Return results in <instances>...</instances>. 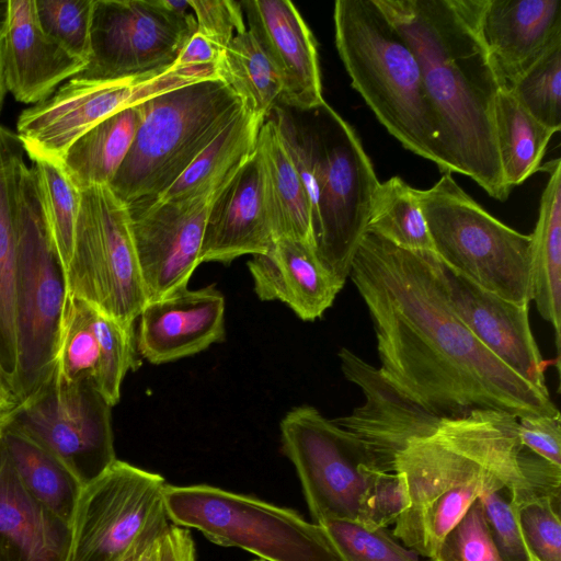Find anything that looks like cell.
I'll list each match as a JSON object with an SVG mask.
<instances>
[{"label":"cell","mask_w":561,"mask_h":561,"mask_svg":"<svg viewBox=\"0 0 561 561\" xmlns=\"http://www.w3.org/2000/svg\"><path fill=\"white\" fill-rule=\"evenodd\" d=\"M253 561H264V560L260 559V560H253Z\"/></svg>","instance_id":"11a10c76"},{"label":"cell","mask_w":561,"mask_h":561,"mask_svg":"<svg viewBox=\"0 0 561 561\" xmlns=\"http://www.w3.org/2000/svg\"><path fill=\"white\" fill-rule=\"evenodd\" d=\"M435 266L454 313L495 357L545 392L546 362L529 323V305L490 293L435 254Z\"/></svg>","instance_id":"e0dca14e"},{"label":"cell","mask_w":561,"mask_h":561,"mask_svg":"<svg viewBox=\"0 0 561 561\" xmlns=\"http://www.w3.org/2000/svg\"><path fill=\"white\" fill-rule=\"evenodd\" d=\"M163 477L116 459L85 484L71 522L68 561H126L169 527Z\"/></svg>","instance_id":"30bf717a"},{"label":"cell","mask_w":561,"mask_h":561,"mask_svg":"<svg viewBox=\"0 0 561 561\" xmlns=\"http://www.w3.org/2000/svg\"><path fill=\"white\" fill-rule=\"evenodd\" d=\"M496 147L507 186L512 190L536 173L557 131L537 121L512 91L501 89L494 112Z\"/></svg>","instance_id":"4dcf8cb0"},{"label":"cell","mask_w":561,"mask_h":561,"mask_svg":"<svg viewBox=\"0 0 561 561\" xmlns=\"http://www.w3.org/2000/svg\"><path fill=\"white\" fill-rule=\"evenodd\" d=\"M158 561H197L188 529L169 525L159 541Z\"/></svg>","instance_id":"bcb514c9"},{"label":"cell","mask_w":561,"mask_h":561,"mask_svg":"<svg viewBox=\"0 0 561 561\" xmlns=\"http://www.w3.org/2000/svg\"><path fill=\"white\" fill-rule=\"evenodd\" d=\"M5 91L7 90L4 87L3 76H2V56H1V43H0V111L2 107Z\"/></svg>","instance_id":"f5cc1de1"},{"label":"cell","mask_w":561,"mask_h":561,"mask_svg":"<svg viewBox=\"0 0 561 561\" xmlns=\"http://www.w3.org/2000/svg\"><path fill=\"white\" fill-rule=\"evenodd\" d=\"M414 51L451 172L504 202L494 112L500 81L480 32L485 0H376Z\"/></svg>","instance_id":"7a4b0ae2"},{"label":"cell","mask_w":561,"mask_h":561,"mask_svg":"<svg viewBox=\"0 0 561 561\" xmlns=\"http://www.w3.org/2000/svg\"><path fill=\"white\" fill-rule=\"evenodd\" d=\"M367 231L414 252H434L417 190L400 176L379 182L371 203Z\"/></svg>","instance_id":"d6a6232c"},{"label":"cell","mask_w":561,"mask_h":561,"mask_svg":"<svg viewBox=\"0 0 561 561\" xmlns=\"http://www.w3.org/2000/svg\"><path fill=\"white\" fill-rule=\"evenodd\" d=\"M95 329L101 356L92 385L106 403L114 407L119 401L127 371L137 369L140 364L134 325L121 323L95 309Z\"/></svg>","instance_id":"d590c367"},{"label":"cell","mask_w":561,"mask_h":561,"mask_svg":"<svg viewBox=\"0 0 561 561\" xmlns=\"http://www.w3.org/2000/svg\"><path fill=\"white\" fill-rule=\"evenodd\" d=\"M528 561H539L536 557L529 553V560Z\"/></svg>","instance_id":"db71d44e"},{"label":"cell","mask_w":561,"mask_h":561,"mask_svg":"<svg viewBox=\"0 0 561 561\" xmlns=\"http://www.w3.org/2000/svg\"><path fill=\"white\" fill-rule=\"evenodd\" d=\"M163 503L173 525L264 561H344L323 526L253 496L205 484H165Z\"/></svg>","instance_id":"8992f818"},{"label":"cell","mask_w":561,"mask_h":561,"mask_svg":"<svg viewBox=\"0 0 561 561\" xmlns=\"http://www.w3.org/2000/svg\"><path fill=\"white\" fill-rule=\"evenodd\" d=\"M111 408L90 380L51 373L48 382L23 400L15 423L84 486L116 460Z\"/></svg>","instance_id":"5bb4252c"},{"label":"cell","mask_w":561,"mask_h":561,"mask_svg":"<svg viewBox=\"0 0 561 561\" xmlns=\"http://www.w3.org/2000/svg\"><path fill=\"white\" fill-rule=\"evenodd\" d=\"M264 121L244 105L172 186L154 202L192 198L221 187L254 152Z\"/></svg>","instance_id":"83f0119b"},{"label":"cell","mask_w":561,"mask_h":561,"mask_svg":"<svg viewBox=\"0 0 561 561\" xmlns=\"http://www.w3.org/2000/svg\"><path fill=\"white\" fill-rule=\"evenodd\" d=\"M480 32L501 89L561 42V0H485Z\"/></svg>","instance_id":"7402d4cb"},{"label":"cell","mask_w":561,"mask_h":561,"mask_svg":"<svg viewBox=\"0 0 561 561\" xmlns=\"http://www.w3.org/2000/svg\"><path fill=\"white\" fill-rule=\"evenodd\" d=\"M408 486L399 472L370 471L360 495L356 522L369 529L387 528L409 506Z\"/></svg>","instance_id":"60d3db41"},{"label":"cell","mask_w":561,"mask_h":561,"mask_svg":"<svg viewBox=\"0 0 561 561\" xmlns=\"http://www.w3.org/2000/svg\"><path fill=\"white\" fill-rule=\"evenodd\" d=\"M71 526L25 488L0 442V561H68Z\"/></svg>","instance_id":"cb8c5ba5"},{"label":"cell","mask_w":561,"mask_h":561,"mask_svg":"<svg viewBox=\"0 0 561 561\" xmlns=\"http://www.w3.org/2000/svg\"><path fill=\"white\" fill-rule=\"evenodd\" d=\"M280 437L313 523L356 520L368 476L377 469L365 445L309 405L285 414Z\"/></svg>","instance_id":"7c38bea8"},{"label":"cell","mask_w":561,"mask_h":561,"mask_svg":"<svg viewBox=\"0 0 561 561\" xmlns=\"http://www.w3.org/2000/svg\"><path fill=\"white\" fill-rule=\"evenodd\" d=\"M217 76L252 113L264 119L280 103V76L249 28L226 47L217 65Z\"/></svg>","instance_id":"1f68e13d"},{"label":"cell","mask_w":561,"mask_h":561,"mask_svg":"<svg viewBox=\"0 0 561 561\" xmlns=\"http://www.w3.org/2000/svg\"><path fill=\"white\" fill-rule=\"evenodd\" d=\"M221 187L186 199L127 206L148 302L187 287L201 264L206 220Z\"/></svg>","instance_id":"9a60e30c"},{"label":"cell","mask_w":561,"mask_h":561,"mask_svg":"<svg viewBox=\"0 0 561 561\" xmlns=\"http://www.w3.org/2000/svg\"><path fill=\"white\" fill-rule=\"evenodd\" d=\"M142 119L108 187L125 204L157 201L241 112V99L219 78L141 102Z\"/></svg>","instance_id":"277c9868"},{"label":"cell","mask_w":561,"mask_h":561,"mask_svg":"<svg viewBox=\"0 0 561 561\" xmlns=\"http://www.w3.org/2000/svg\"><path fill=\"white\" fill-rule=\"evenodd\" d=\"M196 28L193 13L164 0H94L91 54L77 77L116 80L170 68Z\"/></svg>","instance_id":"4fadbf2b"},{"label":"cell","mask_w":561,"mask_h":561,"mask_svg":"<svg viewBox=\"0 0 561 561\" xmlns=\"http://www.w3.org/2000/svg\"><path fill=\"white\" fill-rule=\"evenodd\" d=\"M253 33L283 82L280 103L313 111L325 101L316 39L289 0L241 1Z\"/></svg>","instance_id":"ac0fdd59"},{"label":"cell","mask_w":561,"mask_h":561,"mask_svg":"<svg viewBox=\"0 0 561 561\" xmlns=\"http://www.w3.org/2000/svg\"><path fill=\"white\" fill-rule=\"evenodd\" d=\"M431 561H503L479 499L448 531Z\"/></svg>","instance_id":"ab89813d"},{"label":"cell","mask_w":561,"mask_h":561,"mask_svg":"<svg viewBox=\"0 0 561 561\" xmlns=\"http://www.w3.org/2000/svg\"><path fill=\"white\" fill-rule=\"evenodd\" d=\"M517 421L520 443L545 460L561 467L560 414L527 416Z\"/></svg>","instance_id":"f6af8a7d"},{"label":"cell","mask_w":561,"mask_h":561,"mask_svg":"<svg viewBox=\"0 0 561 561\" xmlns=\"http://www.w3.org/2000/svg\"><path fill=\"white\" fill-rule=\"evenodd\" d=\"M142 119L141 102L103 119L65 153L61 164L79 188L108 186L128 153Z\"/></svg>","instance_id":"f1b7e54d"},{"label":"cell","mask_w":561,"mask_h":561,"mask_svg":"<svg viewBox=\"0 0 561 561\" xmlns=\"http://www.w3.org/2000/svg\"><path fill=\"white\" fill-rule=\"evenodd\" d=\"M24 154L18 134L0 125V366L14 393L19 370L15 312L18 192L21 172L26 164Z\"/></svg>","instance_id":"d4e9b609"},{"label":"cell","mask_w":561,"mask_h":561,"mask_svg":"<svg viewBox=\"0 0 561 561\" xmlns=\"http://www.w3.org/2000/svg\"><path fill=\"white\" fill-rule=\"evenodd\" d=\"M100 356L95 308L84 300L65 294L51 373L67 380L92 382Z\"/></svg>","instance_id":"e575fe53"},{"label":"cell","mask_w":561,"mask_h":561,"mask_svg":"<svg viewBox=\"0 0 561 561\" xmlns=\"http://www.w3.org/2000/svg\"><path fill=\"white\" fill-rule=\"evenodd\" d=\"M0 399H15V400H20L14 391L12 390L11 386H10V382L2 369V367L0 366ZM21 401V400H20Z\"/></svg>","instance_id":"f907efd6"},{"label":"cell","mask_w":561,"mask_h":561,"mask_svg":"<svg viewBox=\"0 0 561 561\" xmlns=\"http://www.w3.org/2000/svg\"><path fill=\"white\" fill-rule=\"evenodd\" d=\"M337 356L343 375L362 389L365 402L332 422L365 445L378 470L393 472L396 457L411 442L432 435L446 419L407 398L379 368L348 348H340Z\"/></svg>","instance_id":"2e32d148"},{"label":"cell","mask_w":561,"mask_h":561,"mask_svg":"<svg viewBox=\"0 0 561 561\" xmlns=\"http://www.w3.org/2000/svg\"><path fill=\"white\" fill-rule=\"evenodd\" d=\"M10 10L1 42L5 90L25 104H36L58 85L79 75L87 61L71 54L42 27L35 0H9Z\"/></svg>","instance_id":"44dd1931"},{"label":"cell","mask_w":561,"mask_h":561,"mask_svg":"<svg viewBox=\"0 0 561 561\" xmlns=\"http://www.w3.org/2000/svg\"><path fill=\"white\" fill-rule=\"evenodd\" d=\"M10 3L9 0H0V43L4 36L8 18H9Z\"/></svg>","instance_id":"816d5d0a"},{"label":"cell","mask_w":561,"mask_h":561,"mask_svg":"<svg viewBox=\"0 0 561 561\" xmlns=\"http://www.w3.org/2000/svg\"><path fill=\"white\" fill-rule=\"evenodd\" d=\"M314 131L319 162V198L312 221L314 252L344 286L379 184L355 129L327 103Z\"/></svg>","instance_id":"9c48e42d"},{"label":"cell","mask_w":561,"mask_h":561,"mask_svg":"<svg viewBox=\"0 0 561 561\" xmlns=\"http://www.w3.org/2000/svg\"><path fill=\"white\" fill-rule=\"evenodd\" d=\"M94 0H35L43 30L75 56L89 61Z\"/></svg>","instance_id":"f35d334b"},{"label":"cell","mask_w":561,"mask_h":561,"mask_svg":"<svg viewBox=\"0 0 561 561\" xmlns=\"http://www.w3.org/2000/svg\"><path fill=\"white\" fill-rule=\"evenodd\" d=\"M1 442L30 493L71 526L83 488L75 474L15 421Z\"/></svg>","instance_id":"f546056e"},{"label":"cell","mask_w":561,"mask_h":561,"mask_svg":"<svg viewBox=\"0 0 561 561\" xmlns=\"http://www.w3.org/2000/svg\"><path fill=\"white\" fill-rule=\"evenodd\" d=\"M224 51L208 38L195 32L182 48L174 65L182 67L214 68Z\"/></svg>","instance_id":"7dc6e473"},{"label":"cell","mask_w":561,"mask_h":561,"mask_svg":"<svg viewBox=\"0 0 561 561\" xmlns=\"http://www.w3.org/2000/svg\"><path fill=\"white\" fill-rule=\"evenodd\" d=\"M344 561H423L400 543L388 528L369 529L356 520L334 519L322 524Z\"/></svg>","instance_id":"74e56055"},{"label":"cell","mask_w":561,"mask_h":561,"mask_svg":"<svg viewBox=\"0 0 561 561\" xmlns=\"http://www.w3.org/2000/svg\"><path fill=\"white\" fill-rule=\"evenodd\" d=\"M139 318L137 352L156 365L194 355L225 339V298L213 285L186 287L149 301Z\"/></svg>","instance_id":"ffe728a7"},{"label":"cell","mask_w":561,"mask_h":561,"mask_svg":"<svg viewBox=\"0 0 561 561\" xmlns=\"http://www.w3.org/2000/svg\"><path fill=\"white\" fill-rule=\"evenodd\" d=\"M196 20V32L222 51L247 30L241 2L233 0H188Z\"/></svg>","instance_id":"ee69618b"},{"label":"cell","mask_w":561,"mask_h":561,"mask_svg":"<svg viewBox=\"0 0 561 561\" xmlns=\"http://www.w3.org/2000/svg\"><path fill=\"white\" fill-rule=\"evenodd\" d=\"M451 172L417 190L434 253L481 288L516 304L531 301V238L472 199Z\"/></svg>","instance_id":"5b68a950"},{"label":"cell","mask_w":561,"mask_h":561,"mask_svg":"<svg viewBox=\"0 0 561 561\" xmlns=\"http://www.w3.org/2000/svg\"><path fill=\"white\" fill-rule=\"evenodd\" d=\"M50 247L62 272H68L75 248L81 191L60 161L31 159Z\"/></svg>","instance_id":"836d02e7"},{"label":"cell","mask_w":561,"mask_h":561,"mask_svg":"<svg viewBox=\"0 0 561 561\" xmlns=\"http://www.w3.org/2000/svg\"><path fill=\"white\" fill-rule=\"evenodd\" d=\"M350 277L373 321L379 370L440 419L496 410L517 419L560 414L541 391L495 357L447 302L434 252L398 248L366 231Z\"/></svg>","instance_id":"6da1fadb"},{"label":"cell","mask_w":561,"mask_h":561,"mask_svg":"<svg viewBox=\"0 0 561 561\" xmlns=\"http://www.w3.org/2000/svg\"><path fill=\"white\" fill-rule=\"evenodd\" d=\"M62 272L49 243L33 167L22 169L18 192L15 312L22 401L48 382L65 300Z\"/></svg>","instance_id":"52a82bcc"},{"label":"cell","mask_w":561,"mask_h":561,"mask_svg":"<svg viewBox=\"0 0 561 561\" xmlns=\"http://www.w3.org/2000/svg\"><path fill=\"white\" fill-rule=\"evenodd\" d=\"M80 191L75 248L64 276L66 294L134 325L148 300L127 205L108 186Z\"/></svg>","instance_id":"ba28073f"},{"label":"cell","mask_w":561,"mask_h":561,"mask_svg":"<svg viewBox=\"0 0 561 561\" xmlns=\"http://www.w3.org/2000/svg\"><path fill=\"white\" fill-rule=\"evenodd\" d=\"M560 500L541 496L517 510L520 531L528 552L539 561H561Z\"/></svg>","instance_id":"b9f144b4"},{"label":"cell","mask_w":561,"mask_h":561,"mask_svg":"<svg viewBox=\"0 0 561 561\" xmlns=\"http://www.w3.org/2000/svg\"><path fill=\"white\" fill-rule=\"evenodd\" d=\"M22 408L23 401L15 399H0V442L7 430L19 416Z\"/></svg>","instance_id":"c3c4849f"},{"label":"cell","mask_w":561,"mask_h":561,"mask_svg":"<svg viewBox=\"0 0 561 561\" xmlns=\"http://www.w3.org/2000/svg\"><path fill=\"white\" fill-rule=\"evenodd\" d=\"M333 21L352 87L380 124L405 149L451 172L420 62L376 0H337Z\"/></svg>","instance_id":"3957f363"},{"label":"cell","mask_w":561,"mask_h":561,"mask_svg":"<svg viewBox=\"0 0 561 561\" xmlns=\"http://www.w3.org/2000/svg\"><path fill=\"white\" fill-rule=\"evenodd\" d=\"M275 242L256 147L215 196L206 220L199 262L229 264L264 254Z\"/></svg>","instance_id":"d6986e66"},{"label":"cell","mask_w":561,"mask_h":561,"mask_svg":"<svg viewBox=\"0 0 561 561\" xmlns=\"http://www.w3.org/2000/svg\"><path fill=\"white\" fill-rule=\"evenodd\" d=\"M161 538V537H160ZM159 539H156L128 558L126 561H158Z\"/></svg>","instance_id":"681fc988"},{"label":"cell","mask_w":561,"mask_h":561,"mask_svg":"<svg viewBox=\"0 0 561 561\" xmlns=\"http://www.w3.org/2000/svg\"><path fill=\"white\" fill-rule=\"evenodd\" d=\"M256 152L275 240L290 238L313 247L308 196L274 118L263 122Z\"/></svg>","instance_id":"4316f807"},{"label":"cell","mask_w":561,"mask_h":561,"mask_svg":"<svg viewBox=\"0 0 561 561\" xmlns=\"http://www.w3.org/2000/svg\"><path fill=\"white\" fill-rule=\"evenodd\" d=\"M248 267L261 300H279L304 321L322 317L343 288L311 244L290 238H279L266 253L252 255Z\"/></svg>","instance_id":"603a6c76"},{"label":"cell","mask_w":561,"mask_h":561,"mask_svg":"<svg viewBox=\"0 0 561 561\" xmlns=\"http://www.w3.org/2000/svg\"><path fill=\"white\" fill-rule=\"evenodd\" d=\"M218 78L216 69L170 68L116 80L73 77L47 99L22 111L16 134L30 160H62L69 147L108 116L162 92L195 81Z\"/></svg>","instance_id":"8fae6325"},{"label":"cell","mask_w":561,"mask_h":561,"mask_svg":"<svg viewBox=\"0 0 561 561\" xmlns=\"http://www.w3.org/2000/svg\"><path fill=\"white\" fill-rule=\"evenodd\" d=\"M492 540L503 561H528L517 512L507 489L484 492L479 497Z\"/></svg>","instance_id":"7bdbcfd3"},{"label":"cell","mask_w":561,"mask_h":561,"mask_svg":"<svg viewBox=\"0 0 561 561\" xmlns=\"http://www.w3.org/2000/svg\"><path fill=\"white\" fill-rule=\"evenodd\" d=\"M549 178L542 191L531 238V300L553 329L559 353L561 342V160L540 165Z\"/></svg>","instance_id":"484cf974"},{"label":"cell","mask_w":561,"mask_h":561,"mask_svg":"<svg viewBox=\"0 0 561 561\" xmlns=\"http://www.w3.org/2000/svg\"><path fill=\"white\" fill-rule=\"evenodd\" d=\"M512 92L537 121L556 131L561 129V42L518 80Z\"/></svg>","instance_id":"8d00e7d4"}]
</instances>
